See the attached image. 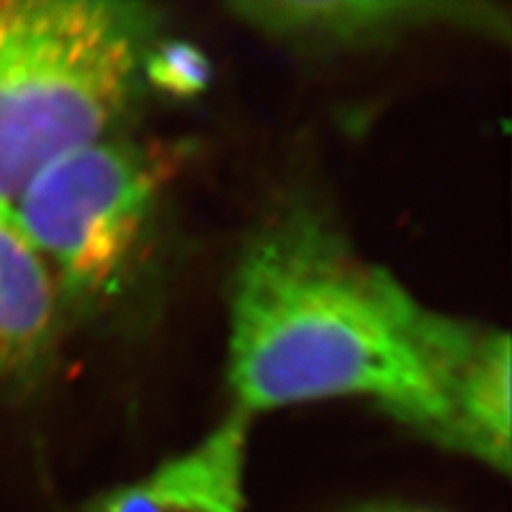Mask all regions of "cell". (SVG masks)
I'll return each mask as SVG.
<instances>
[{
	"label": "cell",
	"mask_w": 512,
	"mask_h": 512,
	"mask_svg": "<svg viewBox=\"0 0 512 512\" xmlns=\"http://www.w3.org/2000/svg\"><path fill=\"white\" fill-rule=\"evenodd\" d=\"M169 165L131 141L101 139L54 158L11 210L56 278L62 299L116 291L150 224Z\"/></svg>",
	"instance_id": "cell-3"
},
{
	"label": "cell",
	"mask_w": 512,
	"mask_h": 512,
	"mask_svg": "<svg viewBox=\"0 0 512 512\" xmlns=\"http://www.w3.org/2000/svg\"><path fill=\"white\" fill-rule=\"evenodd\" d=\"M350 512H434V510L402 506V504H367V506H359Z\"/></svg>",
	"instance_id": "cell-9"
},
{
	"label": "cell",
	"mask_w": 512,
	"mask_h": 512,
	"mask_svg": "<svg viewBox=\"0 0 512 512\" xmlns=\"http://www.w3.org/2000/svg\"><path fill=\"white\" fill-rule=\"evenodd\" d=\"M416 342L444 408L442 446L510 472V340L419 303Z\"/></svg>",
	"instance_id": "cell-4"
},
{
	"label": "cell",
	"mask_w": 512,
	"mask_h": 512,
	"mask_svg": "<svg viewBox=\"0 0 512 512\" xmlns=\"http://www.w3.org/2000/svg\"><path fill=\"white\" fill-rule=\"evenodd\" d=\"M60 291L11 205L0 203V387H20L52 359Z\"/></svg>",
	"instance_id": "cell-7"
},
{
	"label": "cell",
	"mask_w": 512,
	"mask_h": 512,
	"mask_svg": "<svg viewBox=\"0 0 512 512\" xmlns=\"http://www.w3.org/2000/svg\"><path fill=\"white\" fill-rule=\"evenodd\" d=\"M419 301L310 212L276 220L235 274L229 382L239 412L367 397L442 444L444 408L416 344Z\"/></svg>",
	"instance_id": "cell-1"
},
{
	"label": "cell",
	"mask_w": 512,
	"mask_h": 512,
	"mask_svg": "<svg viewBox=\"0 0 512 512\" xmlns=\"http://www.w3.org/2000/svg\"><path fill=\"white\" fill-rule=\"evenodd\" d=\"M141 75L154 88L188 99L210 84L212 64L199 47L184 41H167L152 45L146 52Z\"/></svg>",
	"instance_id": "cell-8"
},
{
	"label": "cell",
	"mask_w": 512,
	"mask_h": 512,
	"mask_svg": "<svg viewBox=\"0 0 512 512\" xmlns=\"http://www.w3.org/2000/svg\"><path fill=\"white\" fill-rule=\"evenodd\" d=\"M156 22L143 3L0 0V203L109 135L143 82Z\"/></svg>",
	"instance_id": "cell-2"
},
{
	"label": "cell",
	"mask_w": 512,
	"mask_h": 512,
	"mask_svg": "<svg viewBox=\"0 0 512 512\" xmlns=\"http://www.w3.org/2000/svg\"><path fill=\"white\" fill-rule=\"evenodd\" d=\"M239 20L303 47H355L427 24H474L495 30V13L455 3H235Z\"/></svg>",
	"instance_id": "cell-6"
},
{
	"label": "cell",
	"mask_w": 512,
	"mask_h": 512,
	"mask_svg": "<svg viewBox=\"0 0 512 512\" xmlns=\"http://www.w3.org/2000/svg\"><path fill=\"white\" fill-rule=\"evenodd\" d=\"M248 414L235 412L190 451L120 485L86 512H244Z\"/></svg>",
	"instance_id": "cell-5"
}]
</instances>
